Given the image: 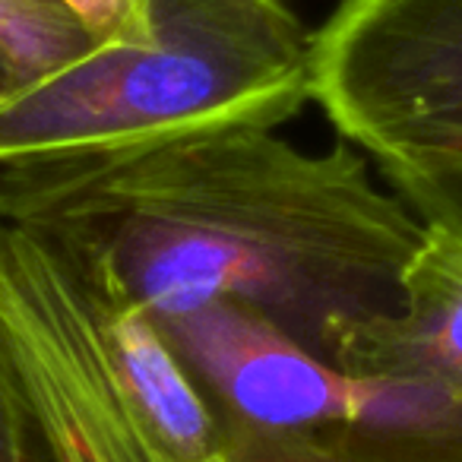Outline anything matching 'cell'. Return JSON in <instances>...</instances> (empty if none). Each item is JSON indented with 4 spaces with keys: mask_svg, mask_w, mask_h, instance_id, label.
I'll list each match as a JSON object with an SVG mask.
<instances>
[{
    "mask_svg": "<svg viewBox=\"0 0 462 462\" xmlns=\"http://www.w3.org/2000/svg\"><path fill=\"white\" fill-rule=\"evenodd\" d=\"M0 218L51 241L121 308L235 304L333 365L399 310L428 235L358 152H304L273 127L4 165Z\"/></svg>",
    "mask_w": 462,
    "mask_h": 462,
    "instance_id": "6da1fadb",
    "label": "cell"
},
{
    "mask_svg": "<svg viewBox=\"0 0 462 462\" xmlns=\"http://www.w3.org/2000/svg\"><path fill=\"white\" fill-rule=\"evenodd\" d=\"M310 45L295 0H149L140 45H98L0 102V168L276 127L310 98Z\"/></svg>",
    "mask_w": 462,
    "mask_h": 462,
    "instance_id": "7a4b0ae2",
    "label": "cell"
},
{
    "mask_svg": "<svg viewBox=\"0 0 462 462\" xmlns=\"http://www.w3.org/2000/svg\"><path fill=\"white\" fill-rule=\"evenodd\" d=\"M155 320L225 424L314 437L371 462H462V393L346 371L235 304Z\"/></svg>",
    "mask_w": 462,
    "mask_h": 462,
    "instance_id": "3957f363",
    "label": "cell"
},
{
    "mask_svg": "<svg viewBox=\"0 0 462 462\" xmlns=\"http://www.w3.org/2000/svg\"><path fill=\"white\" fill-rule=\"evenodd\" d=\"M0 336L42 462H178L105 333L96 285L51 241L4 218Z\"/></svg>",
    "mask_w": 462,
    "mask_h": 462,
    "instance_id": "277c9868",
    "label": "cell"
},
{
    "mask_svg": "<svg viewBox=\"0 0 462 462\" xmlns=\"http://www.w3.org/2000/svg\"><path fill=\"white\" fill-rule=\"evenodd\" d=\"M310 102L383 171L462 165V0H339Z\"/></svg>",
    "mask_w": 462,
    "mask_h": 462,
    "instance_id": "5b68a950",
    "label": "cell"
},
{
    "mask_svg": "<svg viewBox=\"0 0 462 462\" xmlns=\"http://www.w3.org/2000/svg\"><path fill=\"white\" fill-rule=\"evenodd\" d=\"M339 367L462 393V228L428 222L402 273L399 310L361 329Z\"/></svg>",
    "mask_w": 462,
    "mask_h": 462,
    "instance_id": "8992f818",
    "label": "cell"
},
{
    "mask_svg": "<svg viewBox=\"0 0 462 462\" xmlns=\"http://www.w3.org/2000/svg\"><path fill=\"white\" fill-rule=\"evenodd\" d=\"M0 45L26 86L89 58L98 42L58 0H0Z\"/></svg>",
    "mask_w": 462,
    "mask_h": 462,
    "instance_id": "52a82bcc",
    "label": "cell"
},
{
    "mask_svg": "<svg viewBox=\"0 0 462 462\" xmlns=\"http://www.w3.org/2000/svg\"><path fill=\"white\" fill-rule=\"evenodd\" d=\"M228 428V440L216 462H371L352 449L314 440V437L279 434L257 428Z\"/></svg>",
    "mask_w": 462,
    "mask_h": 462,
    "instance_id": "ba28073f",
    "label": "cell"
},
{
    "mask_svg": "<svg viewBox=\"0 0 462 462\" xmlns=\"http://www.w3.org/2000/svg\"><path fill=\"white\" fill-rule=\"evenodd\" d=\"M386 178L424 222L462 228V165L443 168H386Z\"/></svg>",
    "mask_w": 462,
    "mask_h": 462,
    "instance_id": "9c48e42d",
    "label": "cell"
},
{
    "mask_svg": "<svg viewBox=\"0 0 462 462\" xmlns=\"http://www.w3.org/2000/svg\"><path fill=\"white\" fill-rule=\"evenodd\" d=\"M98 45H140L149 35V0H58Z\"/></svg>",
    "mask_w": 462,
    "mask_h": 462,
    "instance_id": "30bf717a",
    "label": "cell"
},
{
    "mask_svg": "<svg viewBox=\"0 0 462 462\" xmlns=\"http://www.w3.org/2000/svg\"><path fill=\"white\" fill-rule=\"evenodd\" d=\"M0 462H42L29 405L23 399L20 377L4 336H0Z\"/></svg>",
    "mask_w": 462,
    "mask_h": 462,
    "instance_id": "8fae6325",
    "label": "cell"
},
{
    "mask_svg": "<svg viewBox=\"0 0 462 462\" xmlns=\"http://www.w3.org/2000/svg\"><path fill=\"white\" fill-rule=\"evenodd\" d=\"M23 86V77L20 70H16L14 58H10L7 51H4V45H0V102L7 96H14L16 89Z\"/></svg>",
    "mask_w": 462,
    "mask_h": 462,
    "instance_id": "7c38bea8",
    "label": "cell"
}]
</instances>
